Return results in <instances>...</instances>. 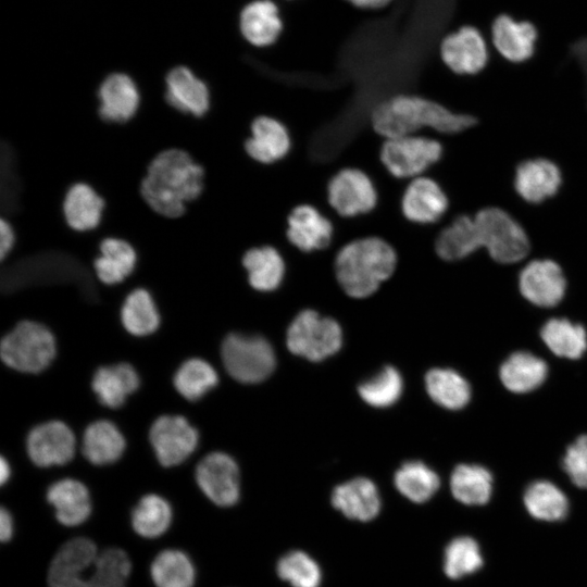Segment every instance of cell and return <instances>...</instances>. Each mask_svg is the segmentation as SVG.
<instances>
[{
	"mask_svg": "<svg viewBox=\"0 0 587 587\" xmlns=\"http://www.w3.org/2000/svg\"><path fill=\"white\" fill-rule=\"evenodd\" d=\"M477 118L458 113L446 105L412 92H399L376 103L370 113V125L384 139L421 133L454 136L470 130Z\"/></svg>",
	"mask_w": 587,
	"mask_h": 587,
	"instance_id": "6da1fadb",
	"label": "cell"
},
{
	"mask_svg": "<svg viewBox=\"0 0 587 587\" xmlns=\"http://www.w3.org/2000/svg\"><path fill=\"white\" fill-rule=\"evenodd\" d=\"M132 562L118 548L99 551L85 537L66 541L54 554L48 571L49 587H125Z\"/></svg>",
	"mask_w": 587,
	"mask_h": 587,
	"instance_id": "7a4b0ae2",
	"label": "cell"
},
{
	"mask_svg": "<svg viewBox=\"0 0 587 587\" xmlns=\"http://www.w3.org/2000/svg\"><path fill=\"white\" fill-rule=\"evenodd\" d=\"M204 168L182 149H167L150 162L140 184L146 203L161 216H182L187 203L200 197Z\"/></svg>",
	"mask_w": 587,
	"mask_h": 587,
	"instance_id": "3957f363",
	"label": "cell"
},
{
	"mask_svg": "<svg viewBox=\"0 0 587 587\" xmlns=\"http://www.w3.org/2000/svg\"><path fill=\"white\" fill-rule=\"evenodd\" d=\"M398 262V253L387 240L369 236L341 246L335 254L333 270L348 296L365 298L395 274Z\"/></svg>",
	"mask_w": 587,
	"mask_h": 587,
	"instance_id": "277c9868",
	"label": "cell"
},
{
	"mask_svg": "<svg viewBox=\"0 0 587 587\" xmlns=\"http://www.w3.org/2000/svg\"><path fill=\"white\" fill-rule=\"evenodd\" d=\"M445 146L430 133L384 139L379 159L394 178L409 182L427 175L444 158Z\"/></svg>",
	"mask_w": 587,
	"mask_h": 587,
	"instance_id": "5b68a950",
	"label": "cell"
},
{
	"mask_svg": "<svg viewBox=\"0 0 587 587\" xmlns=\"http://www.w3.org/2000/svg\"><path fill=\"white\" fill-rule=\"evenodd\" d=\"M482 247L501 264L523 260L530 251L525 228L509 212L498 207H486L474 215Z\"/></svg>",
	"mask_w": 587,
	"mask_h": 587,
	"instance_id": "8992f818",
	"label": "cell"
},
{
	"mask_svg": "<svg viewBox=\"0 0 587 587\" xmlns=\"http://www.w3.org/2000/svg\"><path fill=\"white\" fill-rule=\"evenodd\" d=\"M55 340L42 324L22 321L0 344V357L5 365L23 373L36 374L47 369L55 355Z\"/></svg>",
	"mask_w": 587,
	"mask_h": 587,
	"instance_id": "52a82bcc",
	"label": "cell"
},
{
	"mask_svg": "<svg viewBox=\"0 0 587 587\" xmlns=\"http://www.w3.org/2000/svg\"><path fill=\"white\" fill-rule=\"evenodd\" d=\"M221 355L228 374L245 384L264 380L276 363L271 344L255 335H228L222 342Z\"/></svg>",
	"mask_w": 587,
	"mask_h": 587,
	"instance_id": "ba28073f",
	"label": "cell"
},
{
	"mask_svg": "<svg viewBox=\"0 0 587 587\" xmlns=\"http://www.w3.org/2000/svg\"><path fill=\"white\" fill-rule=\"evenodd\" d=\"M329 209L340 218H355L372 213L378 204V190L373 178L358 167H342L326 187Z\"/></svg>",
	"mask_w": 587,
	"mask_h": 587,
	"instance_id": "9c48e42d",
	"label": "cell"
},
{
	"mask_svg": "<svg viewBox=\"0 0 587 587\" xmlns=\"http://www.w3.org/2000/svg\"><path fill=\"white\" fill-rule=\"evenodd\" d=\"M341 342L339 324L333 319L321 317L312 310L300 312L287 330L288 349L310 361H322L336 353Z\"/></svg>",
	"mask_w": 587,
	"mask_h": 587,
	"instance_id": "30bf717a",
	"label": "cell"
},
{
	"mask_svg": "<svg viewBox=\"0 0 587 587\" xmlns=\"http://www.w3.org/2000/svg\"><path fill=\"white\" fill-rule=\"evenodd\" d=\"M438 55L442 64L457 76L482 72L489 60L486 39L479 29L463 25L446 34L439 42Z\"/></svg>",
	"mask_w": 587,
	"mask_h": 587,
	"instance_id": "8fae6325",
	"label": "cell"
},
{
	"mask_svg": "<svg viewBox=\"0 0 587 587\" xmlns=\"http://www.w3.org/2000/svg\"><path fill=\"white\" fill-rule=\"evenodd\" d=\"M450 207L447 191L429 175L409 180L400 201L403 217L419 226H436L442 223Z\"/></svg>",
	"mask_w": 587,
	"mask_h": 587,
	"instance_id": "7c38bea8",
	"label": "cell"
},
{
	"mask_svg": "<svg viewBox=\"0 0 587 587\" xmlns=\"http://www.w3.org/2000/svg\"><path fill=\"white\" fill-rule=\"evenodd\" d=\"M149 440L165 467L184 462L197 448L199 434L182 415H162L150 427Z\"/></svg>",
	"mask_w": 587,
	"mask_h": 587,
	"instance_id": "4fadbf2b",
	"label": "cell"
},
{
	"mask_svg": "<svg viewBox=\"0 0 587 587\" xmlns=\"http://www.w3.org/2000/svg\"><path fill=\"white\" fill-rule=\"evenodd\" d=\"M334 236L333 220L313 204H298L287 217V241L301 253L311 254L329 249Z\"/></svg>",
	"mask_w": 587,
	"mask_h": 587,
	"instance_id": "5bb4252c",
	"label": "cell"
},
{
	"mask_svg": "<svg viewBox=\"0 0 587 587\" xmlns=\"http://www.w3.org/2000/svg\"><path fill=\"white\" fill-rule=\"evenodd\" d=\"M195 477L201 491L216 505L230 507L238 501L239 469L228 454L212 452L205 455L198 463Z\"/></svg>",
	"mask_w": 587,
	"mask_h": 587,
	"instance_id": "9a60e30c",
	"label": "cell"
},
{
	"mask_svg": "<svg viewBox=\"0 0 587 587\" xmlns=\"http://www.w3.org/2000/svg\"><path fill=\"white\" fill-rule=\"evenodd\" d=\"M238 32L242 40L255 48L273 47L285 28L282 9L277 0H251L239 10Z\"/></svg>",
	"mask_w": 587,
	"mask_h": 587,
	"instance_id": "2e32d148",
	"label": "cell"
},
{
	"mask_svg": "<svg viewBox=\"0 0 587 587\" xmlns=\"http://www.w3.org/2000/svg\"><path fill=\"white\" fill-rule=\"evenodd\" d=\"M164 100L174 110L202 117L211 107L208 84L189 66L176 64L164 76Z\"/></svg>",
	"mask_w": 587,
	"mask_h": 587,
	"instance_id": "e0dca14e",
	"label": "cell"
},
{
	"mask_svg": "<svg viewBox=\"0 0 587 587\" xmlns=\"http://www.w3.org/2000/svg\"><path fill=\"white\" fill-rule=\"evenodd\" d=\"M75 436L61 421H49L34 427L27 435L26 448L29 459L40 467L63 465L75 453Z\"/></svg>",
	"mask_w": 587,
	"mask_h": 587,
	"instance_id": "ac0fdd59",
	"label": "cell"
},
{
	"mask_svg": "<svg viewBox=\"0 0 587 587\" xmlns=\"http://www.w3.org/2000/svg\"><path fill=\"white\" fill-rule=\"evenodd\" d=\"M98 114L108 123L125 124L138 112L141 95L136 80L127 73L112 72L97 89Z\"/></svg>",
	"mask_w": 587,
	"mask_h": 587,
	"instance_id": "d6986e66",
	"label": "cell"
},
{
	"mask_svg": "<svg viewBox=\"0 0 587 587\" xmlns=\"http://www.w3.org/2000/svg\"><path fill=\"white\" fill-rule=\"evenodd\" d=\"M292 147V136L286 124L268 115H260L252 121L250 135L245 141L248 157L263 165L285 160Z\"/></svg>",
	"mask_w": 587,
	"mask_h": 587,
	"instance_id": "ffe728a7",
	"label": "cell"
},
{
	"mask_svg": "<svg viewBox=\"0 0 587 587\" xmlns=\"http://www.w3.org/2000/svg\"><path fill=\"white\" fill-rule=\"evenodd\" d=\"M519 287L524 298L532 303L550 308L564 297L566 279L561 266L550 259L533 260L519 275Z\"/></svg>",
	"mask_w": 587,
	"mask_h": 587,
	"instance_id": "44dd1931",
	"label": "cell"
},
{
	"mask_svg": "<svg viewBox=\"0 0 587 587\" xmlns=\"http://www.w3.org/2000/svg\"><path fill=\"white\" fill-rule=\"evenodd\" d=\"M563 183L557 163L545 158L522 161L514 171L513 187L516 195L527 203L539 204L554 197Z\"/></svg>",
	"mask_w": 587,
	"mask_h": 587,
	"instance_id": "7402d4cb",
	"label": "cell"
},
{
	"mask_svg": "<svg viewBox=\"0 0 587 587\" xmlns=\"http://www.w3.org/2000/svg\"><path fill=\"white\" fill-rule=\"evenodd\" d=\"M491 42L507 61L522 63L529 60L538 37L536 27L528 21H519L508 14L498 15L490 28Z\"/></svg>",
	"mask_w": 587,
	"mask_h": 587,
	"instance_id": "603a6c76",
	"label": "cell"
},
{
	"mask_svg": "<svg viewBox=\"0 0 587 587\" xmlns=\"http://www.w3.org/2000/svg\"><path fill=\"white\" fill-rule=\"evenodd\" d=\"M482 248L474 216L460 213L438 228L434 249L446 262L463 260Z\"/></svg>",
	"mask_w": 587,
	"mask_h": 587,
	"instance_id": "cb8c5ba5",
	"label": "cell"
},
{
	"mask_svg": "<svg viewBox=\"0 0 587 587\" xmlns=\"http://www.w3.org/2000/svg\"><path fill=\"white\" fill-rule=\"evenodd\" d=\"M241 265L247 274L248 284L253 289L264 292L277 289L287 270L283 252L272 245L248 249L241 258Z\"/></svg>",
	"mask_w": 587,
	"mask_h": 587,
	"instance_id": "d4e9b609",
	"label": "cell"
},
{
	"mask_svg": "<svg viewBox=\"0 0 587 587\" xmlns=\"http://www.w3.org/2000/svg\"><path fill=\"white\" fill-rule=\"evenodd\" d=\"M98 251L91 265L97 278L104 285L121 284L137 267V251L127 240L105 237L99 242Z\"/></svg>",
	"mask_w": 587,
	"mask_h": 587,
	"instance_id": "484cf974",
	"label": "cell"
},
{
	"mask_svg": "<svg viewBox=\"0 0 587 587\" xmlns=\"http://www.w3.org/2000/svg\"><path fill=\"white\" fill-rule=\"evenodd\" d=\"M332 503L348 519L367 522L380 511V497L376 485L358 477L338 485L332 494Z\"/></svg>",
	"mask_w": 587,
	"mask_h": 587,
	"instance_id": "4316f807",
	"label": "cell"
},
{
	"mask_svg": "<svg viewBox=\"0 0 587 587\" xmlns=\"http://www.w3.org/2000/svg\"><path fill=\"white\" fill-rule=\"evenodd\" d=\"M105 209L104 199L86 183L73 184L63 200V215L75 232H91L101 223Z\"/></svg>",
	"mask_w": 587,
	"mask_h": 587,
	"instance_id": "83f0119b",
	"label": "cell"
},
{
	"mask_svg": "<svg viewBox=\"0 0 587 587\" xmlns=\"http://www.w3.org/2000/svg\"><path fill=\"white\" fill-rule=\"evenodd\" d=\"M47 500L55 510V517L64 526H78L91 513L87 487L73 478L53 483L47 490Z\"/></svg>",
	"mask_w": 587,
	"mask_h": 587,
	"instance_id": "f1b7e54d",
	"label": "cell"
},
{
	"mask_svg": "<svg viewBox=\"0 0 587 587\" xmlns=\"http://www.w3.org/2000/svg\"><path fill=\"white\" fill-rule=\"evenodd\" d=\"M139 387V376L128 363L99 367L91 380V388L99 401L111 409L121 407Z\"/></svg>",
	"mask_w": 587,
	"mask_h": 587,
	"instance_id": "f546056e",
	"label": "cell"
},
{
	"mask_svg": "<svg viewBox=\"0 0 587 587\" xmlns=\"http://www.w3.org/2000/svg\"><path fill=\"white\" fill-rule=\"evenodd\" d=\"M124 449L125 439L110 421H96L84 432L82 452L95 465H107L117 461Z\"/></svg>",
	"mask_w": 587,
	"mask_h": 587,
	"instance_id": "4dcf8cb0",
	"label": "cell"
},
{
	"mask_svg": "<svg viewBox=\"0 0 587 587\" xmlns=\"http://www.w3.org/2000/svg\"><path fill=\"white\" fill-rule=\"evenodd\" d=\"M547 374L546 362L525 351L512 353L499 371L504 387L517 394L536 389L545 382Z\"/></svg>",
	"mask_w": 587,
	"mask_h": 587,
	"instance_id": "1f68e13d",
	"label": "cell"
},
{
	"mask_svg": "<svg viewBox=\"0 0 587 587\" xmlns=\"http://www.w3.org/2000/svg\"><path fill=\"white\" fill-rule=\"evenodd\" d=\"M453 497L469 505L485 504L492 492L491 473L480 465L460 464L450 478Z\"/></svg>",
	"mask_w": 587,
	"mask_h": 587,
	"instance_id": "d6a6232c",
	"label": "cell"
},
{
	"mask_svg": "<svg viewBox=\"0 0 587 587\" xmlns=\"http://www.w3.org/2000/svg\"><path fill=\"white\" fill-rule=\"evenodd\" d=\"M150 574L157 587H192L196 579L192 561L177 549H165L157 554Z\"/></svg>",
	"mask_w": 587,
	"mask_h": 587,
	"instance_id": "836d02e7",
	"label": "cell"
},
{
	"mask_svg": "<svg viewBox=\"0 0 587 587\" xmlns=\"http://www.w3.org/2000/svg\"><path fill=\"white\" fill-rule=\"evenodd\" d=\"M124 328L134 336L149 335L159 327L160 315L150 292L135 288L125 298L121 310Z\"/></svg>",
	"mask_w": 587,
	"mask_h": 587,
	"instance_id": "e575fe53",
	"label": "cell"
},
{
	"mask_svg": "<svg viewBox=\"0 0 587 587\" xmlns=\"http://www.w3.org/2000/svg\"><path fill=\"white\" fill-rule=\"evenodd\" d=\"M425 383L429 397L444 408L459 410L470 401L469 383L453 370L433 369L426 374Z\"/></svg>",
	"mask_w": 587,
	"mask_h": 587,
	"instance_id": "d590c367",
	"label": "cell"
},
{
	"mask_svg": "<svg viewBox=\"0 0 587 587\" xmlns=\"http://www.w3.org/2000/svg\"><path fill=\"white\" fill-rule=\"evenodd\" d=\"M541 338L557 355L578 359L587 349V333L566 319H551L541 328Z\"/></svg>",
	"mask_w": 587,
	"mask_h": 587,
	"instance_id": "8d00e7d4",
	"label": "cell"
},
{
	"mask_svg": "<svg viewBox=\"0 0 587 587\" xmlns=\"http://www.w3.org/2000/svg\"><path fill=\"white\" fill-rule=\"evenodd\" d=\"M172 508L166 499L155 494L143 496L132 512L134 530L145 538L163 535L172 522Z\"/></svg>",
	"mask_w": 587,
	"mask_h": 587,
	"instance_id": "74e56055",
	"label": "cell"
},
{
	"mask_svg": "<svg viewBox=\"0 0 587 587\" xmlns=\"http://www.w3.org/2000/svg\"><path fill=\"white\" fill-rule=\"evenodd\" d=\"M394 480L398 491L416 503L429 500L440 485L438 475L420 461L403 463Z\"/></svg>",
	"mask_w": 587,
	"mask_h": 587,
	"instance_id": "f35d334b",
	"label": "cell"
},
{
	"mask_svg": "<svg viewBox=\"0 0 587 587\" xmlns=\"http://www.w3.org/2000/svg\"><path fill=\"white\" fill-rule=\"evenodd\" d=\"M524 504L533 517L549 522L564 519L569 510L565 495L547 480L534 482L527 487Z\"/></svg>",
	"mask_w": 587,
	"mask_h": 587,
	"instance_id": "ab89813d",
	"label": "cell"
},
{
	"mask_svg": "<svg viewBox=\"0 0 587 587\" xmlns=\"http://www.w3.org/2000/svg\"><path fill=\"white\" fill-rule=\"evenodd\" d=\"M218 376L213 366L198 358L189 359L177 369L173 383L180 396L195 401L215 387Z\"/></svg>",
	"mask_w": 587,
	"mask_h": 587,
	"instance_id": "60d3db41",
	"label": "cell"
},
{
	"mask_svg": "<svg viewBox=\"0 0 587 587\" xmlns=\"http://www.w3.org/2000/svg\"><path fill=\"white\" fill-rule=\"evenodd\" d=\"M482 565L480 550L473 538L458 537L446 547L444 570L448 577L461 578L476 572Z\"/></svg>",
	"mask_w": 587,
	"mask_h": 587,
	"instance_id": "b9f144b4",
	"label": "cell"
},
{
	"mask_svg": "<svg viewBox=\"0 0 587 587\" xmlns=\"http://www.w3.org/2000/svg\"><path fill=\"white\" fill-rule=\"evenodd\" d=\"M402 387L400 373L392 366H386L377 375L360 384L358 390L367 404L385 408L399 399Z\"/></svg>",
	"mask_w": 587,
	"mask_h": 587,
	"instance_id": "7bdbcfd3",
	"label": "cell"
},
{
	"mask_svg": "<svg viewBox=\"0 0 587 587\" xmlns=\"http://www.w3.org/2000/svg\"><path fill=\"white\" fill-rule=\"evenodd\" d=\"M277 574L292 587H320L322 573L319 564L305 552L294 550L277 562Z\"/></svg>",
	"mask_w": 587,
	"mask_h": 587,
	"instance_id": "ee69618b",
	"label": "cell"
},
{
	"mask_svg": "<svg viewBox=\"0 0 587 587\" xmlns=\"http://www.w3.org/2000/svg\"><path fill=\"white\" fill-rule=\"evenodd\" d=\"M562 465L573 484L587 488V435L579 436L569 446Z\"/></svg>",
	"mask_w": 587,
	"mask_h": 587,
	"instance_id": "f6af8a7d",
	"label": "cell"
},
{
	"mask_svg": "<svg viewBox=\"0 0 587 587\" xmlns=\"http://www.w3.org/2000/svg\"><path fill=\"white\" fill-rule=\"evenodd\" d=\"M16 245V234L12 224L0 217V260L4 262L13 252Z\"/></svg>",
	"mask_w": 587,
	"mask_h": 587,
	"instance_id": "bcb514c9",
	"label": "cell"
},
{
	"mask_svg": "<svg viewBox=\"0 0 587 587\" xmlns=\"http://www.w3.org/2000/svg\"><path fill=\"white\" fill-rule=\"evenodd\" d=\"M352 7L364 11H382L390 7L395 0H345Z\"/></svg>",
	"mask_w": 587,
	"mask_h": 587,
	"instance_id": "7dc6e473",
	"label": "cell"
},
{
	"mask_svg": "<svg viewBox=\"0 0 587 587\" xmlns=\"http://www.w3.org/2000/svg\"><path fill=\"white\" fill-rule=\"evenodd\" d=\"M13 535V520L11 513L5 509L0 510V539L2 542L9 541Z\"/></svg>",
	"mask_w": 587,
	"mask_h": 587,
	"instance_id": "c3c4849f",
	"label": "cell"
},
{
	"mask_svg": "<svg viewBox=\"0 0 587 587\" xmlns=\"http://www.w3.org/2000/svg\"><path fill=\"white\" fill-rule=\"evenodd\" d=\"M10 474H11L10 465H9L8 461L3 457H1L0 458V482H1V485L7 483V480L10 477Z\"/></svg>",
	"mask_w": 587,
	"mask_h": 587,
	"instance_id": "681fc988",
	"label": "cell"
},
{
	"mask_svg": "<svg viewBox=\"0 0 587 587\" xmlns=\"http://www.w3.org/2000/svg\"><path fill=\"white\" fill-rule=\"evenodd\" d=\"M277 1H291V0H277Z\"/></svg>",
	"mask_w": 587,
	"mask_h": 587,
	"instance_id": "f907efd6",
	"label": "cell"
}]
</instances>
